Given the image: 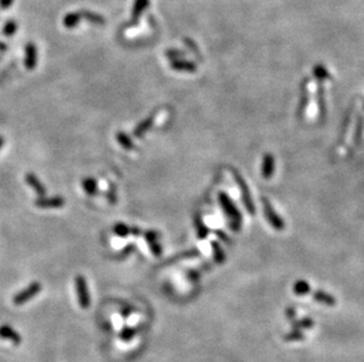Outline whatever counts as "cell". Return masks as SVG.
Here are the masks:
<instances>
[{
	"label": "cell",
	"mask_w": 364,
	"mask_h": 362,
	"mask_svg": "<svg viewBox=\"0 0 364 362\" xmlns=\"http://www.w3.org/2000/svg\"><path fill=\"white\" fill-rule=\"evenodd\" d=\"M17 30H18V23L11 19L4 25L3 33H4V36H6V37H12L13 34L17 32Z\"/></svg>",
	"instance_id": "4fadbf2b"
},
{
	"label": "cell",
	"mask_w": 364,
	"mask_h": 362,
	"mask_svg": "<svg viewBox=\"0 0 364 362\" xmlns=\"http://www.w3.org/2000/svg\"><path fill=\"white\" fill-rule=\"evenodd\" d=\"M15 0H0V9L8 10L12 6Z\"/></svg>",
	"instance_id": "e0dca14e"
},
{
	"label": "cell",
	"mask_w": 364,
	"mask_h": 362,
	"mask_svg": "<svg viewBox=\"0 0 364 362\" xmlns=\"http://www.w3.org/2000/svg\"><path fill=\"white\" fill-rule=\"evenodd\" d=\"M83 187L88 196H96L97 194V183L93 177H85L83 180Z\"/></svg>",
	"instance_id": "8fae6325"
},
{
	"label": "cell",
	"mask_w": 364,
	"mask_h": 362,
	"mask_svg": "<svg viewBox=\"0 0 364 362\" xmlns=\"http://www.w3.org/2000/svg\"><path fill=\"white\" fill-rule=\"evenodd\" d=\"M25 67L27 70H35L37 64H38V50L33 43H29L25 46Z\"/></svg>",
	"instance_id": "3957f363"
},
{
	"label": "cell",
	"mask_w": 364,
	"mask_h": 362,
	"mask_svg": "<svg viewBox=\"0 0 364 362\" xmlns=\"http://www.w3.org/2000/svg\"><path fill=\"white\" fill-rule=\"evenodd\" d=\"M113 232H114L115 234L118 235V237L125 238V237H128L129 234H131V228L128 227L125 224H120V223H119L117 225H114Z\"/></svg>",
	"instance_id": "5bb4252c"
},
{
	"label": "cell",
	"mask_w": 364,
	"mask_h": 362,
	"mask_svg": "<svg viewBox=\"0 0 364 362\" xmlns=\"http://www.w3.org/2000/svg\"><path fill=\"white\" fill-rule=\"evenodd\" d=\"M81 15L80 12H70L64 17L63 24L66 29H74V27L78 26V24L81 22Z\"/></svg>",
	"instance_id": "9c48e42d"
},
{
	"label": "cell",
	"mask_w": 364,
	"mask_h": 362,
	"mask_svg": "<svg viewBox=\"0 0 364 362\" xmlns=\"http://www.w3.org/2000/svg\"><path fill=\"white\" fill-rule=\"evenodd\" d=\"M135 334H136L135 329L128 327V328H124L123 330H122L120 337H122V340H124V341H130L132 337L135 336Z\"/></svg>",
	"instance_id": "9a60e30c"
},
{
	"label": "cell",
	"mask_w": 364,
	"mask_h": 362,
	"mask_svg": "<svg viewBox=\"0 0 364 362\" xmlns=\"http://www.w3.org/2000/svg\"><path fill=\"white\" fill-rule=\"evenodd\" d=\"M81 15V18L86 19L88 23L93 24V25L97 26H101L105 25V18L103 16L97 15V13L91 12V11H86V10H83V11H79Z\"/></svg>",
	"instance_id": "ba28073f"
},
{
	"label": "cell",
	"mask_w": 364,
	"mask_h": 362,
	"mask_svg": "<svg viewBox=\"0 0 364 362\" xmlns=\"http://www.w3.org/2000/svg\"><path fill=\"white\" fill-rule=\"evenodd\" d=\"M4 143H5V140H4V138H3L2 135H0V149H2L3 146H4Z\"/></svg>",
	"instance_id": "ac0fdd59"
},
{
	"label": "cell",
	"mask_w": 364,
	"mask_h": 362,
	"mask_svg": "<svg viewBox=\"0 0 364 362\" xmlns=\"http://www.w3.org/2000/svg\"><path fill=\"white\" fill-rule=\"evenodd\" d=\"M25 180L27 183V185H29L31 189L35 191L36 194H38V196L40 198L45 197L46 196V187L43 185L42 181L39 180V177L36 175V174L33 173H27L26 176H25Z\"/></svg>",
	"instance_id": "5b68a950"
},
{
	"label": "cell",
	"mask_w": 364,
	"mask_h": 362,
	"mask_svg": "<svg viewBox=\"0 0 364 362\" xmlns=\"http://www.w3.org/2000/svg\"><path fill=\"white\" fill-rule=\"evenodd\" d=\"M35 205L37 207L43 208V210H45V208H60L65 205V199L62 197H43L37 199Z\"/></svg>",
	"instance_id": "277c9868"
},
{
	"label": "cell",
	"mask_w": 364,
	"mask_h": 362,
	"mask_svg": "<svg viewBox=\"0 0 364 362\" xmlns=\"http://www.w3.org/2000/svg\"><path fill=\"white\" fill-rule=\"evenodd\" d=\"M42 291V285L40 282H32L31 285L27 286L25 289H23L22 292H19L18 294L13 296V303L16 306H22L25 305L27 301L37 296Z\"/></svg>",
	"instance_id": "6da1fadb"
},
{
	"label": "cell",
	"mask_w": 364,
	"mask_h": 362,
	"mask_svg": "<svg viewBox=\"0 0 364 362\" xmlns=\"http://www.w3.org/2000/svg\"><path fill=\"white\" fill-rule=\"evenodd\" d=\"M115 139H117L119 145H120L123 148L128 149V151L135 148L134 141H132V139L125 132H120V131L117 132V134H115Z\"/></svg>",
	"instance_id": "30bf717a"
},
{
	"label": "cell",
	"mask_w": 364,
	"mask_h": 362,
	"mask_svg": "<svg viewBox=\"0 0 364 362\" xmlns=\"http://www.w3.org/2000/svg\"><path fill=\"white\" fill-rule=\"evenodd\" d=\"M0 337L4 340L11 341L13 344L22 343V336L19 335V333L13 329L11 326H8V324L0 326Z\"/></svg>",
	"instance_id": "8992f818"
},
{
	"label": "cell",
	"mask_w": 364,
	"mask_h": 362,
	"mask_svg": "<svg viewBox=\"0 0 364 362\" xmlns=\"http://www.w3.org/2000/svg\"><path fill=\"white\" fill-rule=\"evenodd\" d=\"M149 6V0H136L134 8H132V13H131V22L137 23L139 18H141L143 12L145 11L146 8Z\"/></svg>",
	"instance_id": "52a82bcc"
},
{
	"label": "cell",
	"mask_w": 364,
	"mask_h": 362,
	"mask_svg": "<svg viewBox=\"0 0 364 362\" xmlns=\"http://www.w3.org/2000/svg\"><path fill=\"white\" fill-rule=\"evenodd\" d=\"M74 281H76L78 302H79V306L81 308L86 309L90 307V294H88L86 279L83 275H77Z\"/></svg>",
	"instance_id": "7a4b0ae2"
},
{
	"label": "cell",
	"mask_w": 364,
	"mask_h": 362,
	"mask_svg": "<svg viewBox=\"0 0 364 362\" xmlns=\"http://www.w3.org/2000/svg\"><path fill=\"white\" fill-rule=\"evenodd\" d=\"M108 201L111 204H115L117 201V196H115V191L113 186H110V190H108Z\"/></svg>",
	"instance_id": "2e32d148"
},
{
	"label": "cell",
	"mask_w": 364,
	"mask_h": 362,
	"mask_svg": "<svg viewBox=\"0 0 364 362\" xmlns=\"http://www.w3.org/2000/svg\"><path fill=\"white\" fill-rule=\"evenodd\" d=\"M152 120H154V119L150 118V119H146V120H144L143 122H141V124H139V125L137 126V127L135 128V131H134V134H135V136H142L143 134H144V133H145L146 131H148V129H149L150 127H151V125H152Z\"/></svg>",
	"instance_id": "7c38bea8"
}]
</instances>
